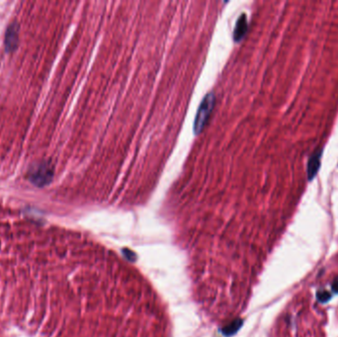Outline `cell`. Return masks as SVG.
I'll list each match as a JSON object with an SVG mask.
<instances>
[{
	"label": "cell",
	"instance_id": "6da1fadb",
	"mask_svg": "<svg viewBox=\"0 0 338 337\" xmlns=\"http://www.w3.org/2000/svg\"><path fill=\"white\" fill-rule=\"evenodd\" d=\"M214 105H215V96L212 93L207 94L203 99L196 115V120L194 123V131L196 134H199L205 128L212 114Z\"/></svg>",
	"mask_w": 338,
	"mask_h": 337
},
{
	"label": "cell",
	"instance_id": "7a4b0ae2",
	"mask_svg": "<svg viewBox=\"0 0 338 337\" xmlns=\"http://www.w3.org/2000/svg\"><path fill=\"white\" fill-rule=\"evenodd\" d=\"M54 176V167L50 162H41L32 169L29 173L31 182L37 186H45L50 183Z\"/></svg>",
	"mask_w": 338,
	"mask_h": 337
},
{
	"label": "cell",
	"instance_id": "3957f363",
	"mask_svg": "<svg viewBox=\"0 0 338 337\" xmlns=\"http://www.w3.org/2000/svg\"><path fill=\"white\" fill-rule=\"evenodd\" d=\"M19 26L17 23H12L6 31L5 35V46L8 52L14 51L19 42Z\"/></svg>",
	"mask_w": 338,
	"mask_h": 337
},
{
	"label": "cell",
	"instance_id": "277c9868",
	"mask_svg": "<svg viewBox=\"0 0 338 337\" xmlns=\"http://www.w3.org/2000/svg\"><path fill=\"white\" fill-rule=\"evenodd\" d=\"M322 154H323L322 151L316 152V153H313L310 156V158L308 160V163H307V176H308V180L309 181H311L316 177L317 173L320 170Z\"/></svg>",
	"mask_w": 338,
	"mask_h": 337
},
{
	"label": "cell",
	"instance_id": "5b68a950",
	"mask_svg": "<svg viewBox=\"0 0 338 337\" xmlns=\"http://www.w3.org/2000/svg\"><path fill=\"white\" fill-rule=\"evenodd\" d=\"M247 28H248V25H247V18L246 16L244 14V15L240 16L235 24V27H234V32H233V39L235 40V42H238L240 41L245 36H246V32H247Z\"/></svg>",
	"mask_w": 338,
	"mask_h": 337
},
{
	"label": "cell",
	"instance_id": "8992f818",
	"mask_svg": "<svg viewBox=\"0 0 338 337\" xmlns=\"http://www.w3.org/2000/svg\"><path fill=\"white\" fill-rule=\"evenodd\" d=\"M333 288H334V290H335V291L338 292V281H335V282H334V285H333Z\"/></svg>",
	"mask_w": 338,
	"mask_h": 337
}]
</instances>
